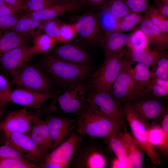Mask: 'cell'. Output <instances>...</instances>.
<instances>
[{
	"instance_id": "29",
	"label": "cell",
	"mask_w": 168,
	"mask_h": 168,
	"mask_svg": "<svg viewBox=\"0 0 168 168\" xmlns=\"http://www.w3.org/2000/svg\"><path fill=\"white\" fill-rule=\"evenodd\" d=\"M121 132L102 138L109 149L118 159L123 162L128 163L126 145Z\"/></svg>"
},
{
	"instance_id": "24",
	"label": "cell",
	"mask_w": 168,
	"mask_h": 168,
	"mask_svg": "<svg viewBox=\"0 0 168 168\" xmlns=\"http://www.w3.org/2000/svg\"><path fill=\"white\" fill-rule=\"evenodd\" d=\"M139 28L145 34L154 48L165 50L168 47V35L162 31L148 20L144 18Z\"/></svg>"
},
{
	"instance_id": "46",
	"label": "cell",
	"mask_w": 168,
	"mask_h": 168,
	"mask_svg": "<svg viewBox=\"0 0 168 168\" xmlns=\"http://www.w3.org/2000/svg\"><path fill=\"white\" fill-rule=\"evenodd\" d=\"M10 82L0 74V95L9 94L12 91Z\"/></svg>"
},
{
	"instance_id": "38",
	"label": "cell",
	"mask_w": 168,
	"mask_h": 168,
	"mask_svg": "<svg viewBox=\"0 0 168 168\" xmlns=\"http://www.w3.org/2000/svg\"><path fill=\"white\" fill-rule=\"evenodd\" d=\"M3 142L4 143L0 146V159L11 158L25 160L21 152L14 145L7 141Z\"/></svg>"
},
{
	"instance_id": "49",
	"label": "cell",
	"mask_w": 168,
	"mask_h": 168,
	"mask_svg": "<svg viewBox=\"0 0 168 168\" xmlns=\"http://www.w3.org/2000/svg\"><path fill=\"white\" fill-rule=\"evenodd\" d=\"M156 9L158 12L165 18L168 19V4L160 1L155 2Z\"/></svg>"
},
{
	"instance_id": "18",
	"label": "cell",
	"mask_w": 168,
	"mask_h": 168,
	"mask_svg": "<svg viewBox=\"0 0 168 168\" xmlns=\"http://www.w3.org/2000/svg\"><path fill=\"white\" fill-rule=\"evenodd\" d=\"M31 46L23 45L0 55V64L6 72L14 76L33 55Z\"/></svg>"
},
{
	"instance_id": "32",
	"label": "cell",
	"mask_w": 168,
	"mask_h": 168,
	"mask_svg": "<svg viewBox=\"0 0 168 168\" xmlns=\"http://www.w3.org/2000/svg\"><path fill=\"white\" fill-rule=\"evenodd\" d=\"M144 17L150 21L163 32L168 35V19L158 12L155 6H150Z\"/></svg>"
},
{
	"instance_id": "54",
	"label": "cell",
	"mask_w": 168,
	"mask_h": 168,
	"mask_svg": "<svg viewBox=\"0 0 168 168\" xmlns=\"http://www.w3.org/2000/svg\"><path fill=\"white\" fill-rule=\"evenodd\" d=\"M160 1L163 3L168 4V0H160Z\"/></svg>"
},
{
	"instance_id": "58",
	"label": "cell",
	"mask_w": 168,
	"mask_h": 168,
	"mask_svg": "<svg viewBox=\"0 0 168 168\" xmlns=\"http://www.w3.org/2000/svg\"><path fill=\"white\" fill-rule=\"evenodd\" d=\"M1 120H0V122Z\"/></svg>"
},
{
	"instance_id": "8",
	"label": "cell",
	"mask_w": 168,
	"mask_h": 168,
	"mask_svg": "<svg viewBox=\"0 0 168 168\" xmlns=\"http://www.w3.org/2000/svg\"><path fill=\"white\" fill-rule=\"evenodd\" d=\"M124 114L130 126L133 137L139 144L144 152L154 164L159 166L161 161L148 138L149 123L141 118L128 103L124 105Z\"/></svg>"
},
{
	"instance_id": "22",
	"label": "cell",
	"mask_w": 168,
	"mask_h": 168,
	"mask_svg": "<svg viewBox=\"0 0 168 168\" xmlns=\"http://www.w3.org/2000/svg\"><path fill=\"white\" fill-rule=\"evenodd\" d=\"M121 135L125 143L129 168H141L143 165V152L141 147L125 128Z\"/></svg>"
},
{
	"instance_id": "39",
	"label": "cell",
	"mask_w": 168,
	"mask_h": 168,
	"mask_svg": "<svg viewBox=\"0 0 168 168\" xmlns=\"http://www.w3.org/2000/svg\"><path fill=\"white\" fill-rule=\"evenodd\" d=\"M148 138L150 143L153 146H159L163 137V132L161 126L157 123L149 124Z\"/></svg>"
},
{
	"instance_id": "27",
	"label": "cell",
	"mask_w": 168,
	"mask_h": 168,
	"mask_svg": "<svg viewBox=\"0 0 168 168\" xmlns=\"http://www.w3.org/2000/svg\"><path fill=\"white\" fill-rule=\"evenodd\" d=\"M100 9L97 15L100 26L104 37L108 34L118 31L121 20L117 18L112 14L107 3L104 5Z\"/></svg>"
},
{
	"instance_id": "51",
	"label": "cell",
	"mask_w": 168,
	"mask_h": 168,
	"mask_svg": "<svg viewBox=\"0 0 168 168\" xmlns=\"http://www.w3.org/2000/svg\"><path fill=\"white\" fill-rule=\"evenodd\" d=\"M107 0H84L83 4L90 7L100 6Z\"/></svg>"
},
{
	"instance_id": "52",
	"label": "cell",
	"mask_w": 168,
	"mask_h": 168,
	"mask_svg": "<svg viewBox=\"0 0 168 168\" xmlns=\"http://www.w3.org/2000/svg\"><path fill=\"white\" fill-rule=\"evenodd\" d=\"M112 164V168H129L128 163L123 162L117 158L114 161Z\"/></svg>"
},
{
	"instance_id": "13",
	"label": "cell",
	"mask_w": 168,
	"mask_h": 168,
	"mask_svg": "<svg viewBox=\"0 0 168 168\" xmlns=\"http://www.w3.org/2000/svg\"><path fill=\"white\" fill-rule=\"evenodd\" d=\"M45 121L51 140V151L65 141L76 128V119L50 114Z\"/></svg>"
},
{
	"instance_id": "41",
	"label": "cell",
	"mask_w": 168,
	"mask_h": 168,
	"mask_svg": "<svg viewBox=\"0 0 168 168\" xmlns=\"http://www.w3.org/2000/svg\"><path fill=\"white\" fill-rule=\"evenodd\" d=\"M77 34L75 24H68L63 23L60 28V34L57 39V42L63 43L68 42L69 41Z\"/></svg>"
},
{
	"instance_id": "33",
	"label": "cell",
	"mask_w": 168,
	"mask_h": 168,
	"mask_svg": "<svg viewBox=\"0 0 168 168\" xmlns=\"http://www.w3.org/2000/svg\"><path fill=\"white\" fill-rule=\"evenodd\" d=\"M144 19V16L140 14L131 12L121 19L118 31L122 32L132 30Z\"/></svg>"
},
{
	"instance_id": "53",
	"label": "cell",
	"mask_w": 168,
	"mask_h": 168,
	"mask_svg": "<svg viewBox=\"0 0 168 168\" xmlns=\"http://www.w3.org/2000/svg\"><path fill=\"white\" fill-rule=\"evenodd\" d=\"M54 1L58 4H66L77 2L75 0H54Z\"/></svg>"
},
{
	"instance_id": "10",
	"label": "cell",
	"mask_w": 168,
	"mask_h": 168,
	"mask_svg": "<svg viewBox=\"0 0 168 168\" xmlns=\"http://www.w3.org/2000/svg\"><path fill=\"white\" fill-rule=\"evenodd\" d=\"M10 82L12 85H16L42 93L53 92L52 86L48 79L35 65L26 63L13 77Z\"/></svg>"
},
{
	"instance_id": "55",
	"label": "cell",
	"mask_w": 168,
	"mask_h": 168,
	"mask_svg": "<svg viewBox=\"0 0 168 168\" xmlns=\"http://www.w3.org/2000/svg\"><path fill=\"white\" fill-rule=\"evenodd\" d=\"M78 3H83L84 0H75Z\"/></svg>"
},
{
	"instance_id": "40",
	"label": "cell",
	"mask_w": 168,
	"mask_h": 168,
	"mask_svg": "<svg viewBox=\"0 0 168 168\" xmlns=\"http://www.w3.org/2000/svg\"><path fill=\"white\" fill-rule=\"evenodd\" d=\"M57 4L54 0H26L23 10L32 12Z\"/></svg>"
},
{
	"instance_id": "23",
	"label": "cell",
	"mask_w": 168,
	"mask_h": 168,
	"mask_svg": "<svg viewBox=\"0 0 168 168\" xmlns=\"http://www.w3.org/2000/svg\"><path fill=\"white\" fill-rule=\"evenodd\" d=\"M129 35L119 31L108 34L104 37L101 45L105 54V60L121 52L126 46Z\"/></svg>"
},
{
	"instance_id": "28",
	"label": "cell",
	"mask_w": 168,
	"mask_h": 168,
	"mask_svg": "<svg viewBox=\"0 0 168 168\" xmlns=\"http://www.w3.org/2000/svg\"><path fill=\"white\" fill-rule=\"evenodd\" d=\"M44 21H38L24 15L19 16L16 23L11 30L21 34L30 37L42 27Z\"/></svg>"
},
{
	"instance_id": "34",
	"label": "cell",
	"mask_w": 168,
	"mask_h": 168,
	"mask_svg": "<svg viewBox=\"0 0 168 168\" xmlns=\"http://www.w3.org/2000/svg\"><path fill=\"white\" fill-rule=\"evenodd\" d=\"M62 23L56 17L45 21L42 27L34 35L43 33L57 40L59 36L60 28Z\"/></svg>"
},
{
	"instance_id": "17",
	"label": "cell",
	"mask_w": 168,
	"mask_h": 168,
	"mask_svg": "<svg viewBox=\"0 0 168 168\" xmlns=\"http://www.w3.org/2000/svg\"><path fill=\"white\" fill-rule=\"evenodd\" d=\"M49 55L60 60L82 66H92L88 53L78 45L68 42L56 47Z\"/></svg>"
},
{
	"instance_id": "25",
	"label": "cell",
	"mask_w": 168,
	"mask_h": 168,
	"mask_svg": "<svg viewBox=\"0 0 168 168\" xmlns=\"http://www.w3.org/2000/svg\"><path fill=\"white\" fill-rule=\"evenodd\" d=\"M30 37L11 29L0 30V55L18 46L27 44Z\"/></svg>"
},
{
	"instance_id": "14",
	"label": "cell",
	"mask_w": 168,
	"mask_h": 168,
	"mask_svg": "<svg viewBox=\"0 0 168 168\" xmlns=\"http://www.w3.org/2000/svg\"><path fill=\"white\" fill-rule=\"evenodd\" d=\"M74 23L77 34L82 40L89 44L101 45L104 36L97 14L93 13L84 14L79 16Z\"/></svg>"
},
{
	"instance_id": "30",
	"label": "cell",
	"mask_w": 168,
	"mask_h": 168,
	"mask_svg": "<svg viewBox=\"0 0 168 168\" xmlns=\"http://www.w3.org/2000/svg\"><path fill=\"white\" fill-rule=\"evenodd\" d=\"M32 37L33 45L31 50L33 55L48 52L57 42L56 39L43 33L34 35Z\"/></svg>"
},
{
	"instance_id": "4",
	"label": "cell",
	"mask_w": 168,
	"mask_h": 168,
	"mask_svg": "<svg viewBox=\"0 0 168 168\" xmlns=\"http://www.w3.org/2000/svg\"><path fill=\"white\" fill-rule=\"evenodd\" d=\"M127 51V49H123L119 54L105 60L89 78L88 90L109 92L120 73Z\"/></svg>"
},
{
	"instance_id": "42",
	"label": "cell",
	"mask_w": 168,
	"mask_h": 168,
	"mask_svg": "<svg viewBox=\"0 0 168 168\" xmlns=\"http://www.w3.org/2000/svg\"><path fill=\"white\" fill-rule=\"evenodd\" d=\"M168 59L167 55L161 58L157 61L153 74L156 77L168 80Z\"/></svg>"
},
{
	"instance_id": "43",
	"label": "cell",
	"mask_w": 168,
	"mask_h": 168,
	"mask_svg": "<svg viewBox=\"0 0 168 168\" xmlns=\"http://www.w3.org/2000/svg\"><path fill=\"white\" fill-rule=\"evenodd\" d=\"M132 12L140 14L146 12L150 7L148 0H124Z\"/></svg>"
},
{
	"instance_id": "6",
	"label": "cell",
	"mask_w": 168,
	"mask_h": 168,
	"mask_svg": "<svg viewBox=\"0 0 168 168\" xmlns=\"http://www.w3.org/2000/svg\"><path fill=\"white\" fill-rule=\"evenodd\" d=\"M134 62L127 56L126 53L120 73L109 92L123 106L127 103L145 96L135 87L132 81L131 70Z\"/></svg>"
},
{
	"instance_id": "5",
	"label": "cell",
	"mask_w": 168,
	"mask_h": 168,
	"mask_svg": "<svg viewBox=\"0 0 168 168\" xmlns=\"http://www.w3.org/2000/svg\"><path fill=\"white\" fill-rule=\"evenodd\" d=\"M108 160L105 151L93 139H82L79 142L71 161L69 167L104 168Z\"/></svg>"
},
{
	"instance_id": "1",
	"label": "cell",
	"mask_w": 168,
	"mask_h": 168,
	"mask_svg": "<svg viewBox=\"0 0 168 168\" xmlns=\"http://www.w3.org/2000/svg\"><path fill=\"white\" fill-rule=\"evenodd\" d=\"M40 65L59 87L67 89L89 78L95 71L93 66H82L69 63L44 55Z\"/></svg>"
},
{
	"instance_id": "37",
	"label": "cell",
	"mask_w": 168,
	"mask_h": 168,
	"mask_svg": "<svg viewBox=\"0 0 168 168\" xmlns=\"http://www.w3.org/2000/svg\"><path fill=\"white\" fill-rule=\"evenodd\" d=\"M161 126L163 130V139L161 144L158 146V150L164 156H168V113L166 108L161 118Z\"/></svg>"
},
{
	"instance_id": "11",
	"label": "cell",
	"mask_w": 168,
	"mask_h": 168,
	"mask_svg": "<svg viewBox=\"0 0 168 168\" xmlns=\"http://www.w3.org/2000/svg\"><path fill=\"white\" fill-rule=\"evenodd\" d=\"M82 136L72 132L63 142L46 154L42 168H67Z\"/></svg>"
},
{
	"instance_id": "12",
	"label": "cell",
	"mask_w": 168,
	"mask_h": 168,
	"mask_svg": "<svg viewBox=\"0 0 168 168\" xmlns=\"http://www.w3.org/2000/svg\"><path fill=\"white\" fill-rule=\"evenodd\" d=\"M35 115L30 114L25 108L6 112L0 122L2 139L17 133L26 134L30 131Z\"/></svg>"
},
{
	"instance_id": "44",
	"label": "cell",
	"mask_w": 168,
	"mask_h": 168,
	"mask_svg": "<svg viewBox=\"0 0 168 168\" xmlns=\"http://www.w3.org/2000/svg\"><path fill=\"white\" fill-rule=\"evenodd\" d=\"M19 16L17 13L0 16V30H10L15 25Z\"/></svg>"
},
{
	"instance_id": "3",
	"label": "cell",
	"mask_w": 168,
	"mask_h": 168,
	"mask_svg": "<svg viewBox=\"0 0 168 168\" xmlns=\"http://www.w3.org/2000/svg\"><path fill=\"white\" fill-rule=\"evenodd\" d=\"M81 82L67 89L61 95L54 97L49 105L37 110L39 117L45 114L61 113L77 114L86 102L88 91V84Z\"/></svg>"
},
{
	"instance_id": "20",
	"label": "cell",
	"mask_w": 168,
	"mask_h": 168,
	"mask_svg": "<svg viewBox=\"0 0 168 168\" xmlns=\"http://www.w3.org/2000/svg\"><path fill=\"white\" fill-rule=\"evenodd\" d=\"M127 56L134 62L151 66L152 71H154L156 64L161 57L167 55L164 50L150 47L149 46L142 49L128 50Z\"/></svg>"
},
{
	"instance_id": "21",
	"label": "cell",
	"mask_w": 168,
	"mask_h": 168,
	"mask_svg": "<svg viewBox=\"0 0 168 168\" xmlns=\"http://www.w3.org/2000/svg\"><path fill=\"white\" fill-rule=\"evenodd\" d=\"M80 4L77 2L66 4H55L38 11L24 12V15L35 20L44 21L53 19L67 12L77 10L80 8Z\"/></svg>"
},
{
	"instance_id": "50",
	"label": "cell",
	"mask_w": 168,
	"mask_h": 168,
	"mask_svg": "<svg viewBox=\"0 0 168 168\" xmlns=\"http://www.w3.org/2000/svg\"><path fill=\"white\" fill-rule=\"evenodd\" d=\"M153 73L149 82L168 88V80H165L158 78L153 75Z\"/></svg>"
},
{
	"instance_id": "48",
	"label": "cell",
	"mask_w": 168,
	"mask_h": 168,
	"mask_svg": "<svg viewBox=\"0 0 168 168\" xmlns=\"http://www.w3.org/2000/svg\"><path fill=\"white\" fill-rule=\"evenodd\" d=\"M8 4L18 11L24 9L26 0H3Z\"/></svg>"
},
{
	"instance_id": "7",
	"label": "cell",
	"mask_w": 168,
	"mask_h": 168,
	"mask_svg": "<svg viewBox=\"0 0 168 168\" xmlns=\"http://www.w3.org/2000/svg\"><path fill=\"white\" fill-rule=\"evenodd\" d=\"M88 91L86 105L95 111L125 127L127 120L123 105L108 92Z\"/></svg>"
},
{
	"instance_id": "45",
	"label": "cell",
	"mask_w": 168,
	"mask_h": 168,
	"mask_svg": "<svg viewBox=\"0 0 168 168\" xmlns=\"http://www.w3.org/2000/svg\"><path fill=\"white\" fill-rule=\"evenodd\" d=\"M151 91H152V96L157 98L166 96L168 94V88L149 82L146 89L145 92L148 94Z\"/></svg>"
},
{
	"instance_id": "16",
	"label": "cell",
	"mask_w": 168,
	"mask_h": 168,
	"mask_svg": "<svg viewBox=\"0 0 168 168\" xmlns=\"http://www.w3.org/2000/svg\"><path fill=\"white\" fill-rule=\"evenodd\" d=\"M138 115L146 121L152 119L157 123L166 109L157 98L149 96L138 97L128 102Z\"/></svg>"
},
{
	"instance_id": "56",
	"label": "cell",
	"mask_w": 168,
	"mask_h": 168,
	"mask_svg": "<svg viewBox=\"0 0 168 168\" xmlns=\"http://www.w3.org/2000/svg\"><path fill=\"white\" fill-rule=\"evenodd\" d=\"M155 2H157V1H160V0H153Z\"/></svg>"
},
{
	"instance_id": "31",
	"label": "cell",
	"mask_w": 168,
	"mask_h": 168,
	"mask_svg": "<svg viewBox=\"0 0 168 168\" xmlns=\"http://www.w3.org/2000/svg\"><path fill=\"white\" fill-rule=\"evenodd\" d=\"M149 40L145 34L139 27L129 35L126 46L128 50L142 49L149 46Z\"/></svg>"
},
{
	"instance_id": "15",
	"label": "cell",
	"mask_w": 168,
	"mask_h": 168,
	"mask_svg": "<svg viewBox=\"0 0 168 168\" xmlns=\"http://www.w3.org/2000/svg\"><path fill=\"white\" fill-rule=\"evenodd\" d=\"M14 145L23 155L27 161L40 165L42 168L45 156L37 147L31 139L27 135L13 133L7 137L2 139Z\"/></svg>"
},
{
	"instance_id": "57",
	"label": "cell",
	"mask_w": 168,
	"mask_h": 168,
	"mask_svg": "<svg viewBox=\"0 0 168 168\" xmlns=\"http://www.w3.org/2000/svg\"><path fill=\"white\" fill-rule=\"evenodd\" d=\"M1 131V128H0V132Z\"/></svg>"
},
{
	"instance_id": "2",
	"label": "cell",
	"mask_w": 168,
	"mask_h": 168,
	"mask_svg": "<svg viewBox=\"0 0 168 168\" xmlns=\"http://www.w3.org/2000/svg\"><path fill=\"white\" fill-rule=\"evenodd\" d=\"M77 131L82 137L94 139L112 135L122 131L124 127L110 118L84 104L77 114Z\"/></svg>"
},
{
	"instance_id": "26",
	"label": "cell",
	"mask_w": 168,
	"mask_h": 168,
	"mask_svg": "<svg viewBox=\"0 0 168 168\" xmlns=\"http://www.w3.org/2000/svg\"><path fill=\"white\" fill-rule=\"evenodd\" d=\"M153 72L148 67L138 63L131 70L132 81L135 87L145 96L148 95L145 92L146 89L150 81Z\"/></svg>"
},
{
	"instance_id": "19",
	"label": "cell",
	"mask_w": 168,
	"mask_h": 168,
	"mask_svg": "<svg viewBox=\"0 0 168 168\" xmlns=\"http://www.w3.org/2000/svg\"><path fill=\"white\" fill-rule=\"evenodd\" d=\"M35 115L32 125L26 135L42 152L47 154L51 152V148L48 127L45 120Z\"/></svg>"
},
{
	"instance_id": "47",
	"label": "cell",
	"mask_w": 168,
	"mask_h": 168,
	"mask_svg": "<svg viewBox=\"0 0 168 168\" xmlns=\"http://www.w3.org/2000/svg\"><path fill=\"white\" fill-rule=\"evenodd\" d=\"M18 11L7 4L3 0H0V16L17 13Z\"/></svg>"
},
{
	"instance_id": "35",
	"label": "cell",
	"mask_w": 168,
	"mask_h": 168,
	"mask_svg": "<svg viewBox=\"0 0 168 168\" xmlns=\"http://www.w3.org/2000/svg\"><path fill=\"white\" fill-rule=\"evenodd\" d=\"M107 5L112 14L120 20L132 12L124 0H110Z\"/></svg>"
},
{
	"instance_id": "36",
	"label": "cell",
	"mask_w": 168,
	"mask_h": 168,
	"mask_svg": "<svg viewBox=\"0 0 168 168\" xmlns=\"http://www.w3.org/2000/svg\"><path fill=\"white\" fill-rule=\"evenodd\" d=\"M0 168H42L40 165L16 159H0Z\"/></svg>"
},
{
	"instance_id": "9",
	"label": "cell",
	"mask_w": 168,
	"mask_h": 168,
	"mask_svg": "<svg viewBox=\"0 0 168 168\" xmlns=\"http://www.w3.org/2000/svg\"><path fill=\"white\" fill-rule=\"evenodd\" d=\"M60 93L59 91L42 93L22 87L16 88L9 94L0 97V115L3 116L6 113V106L9 102L37 110L45 101L55 97Z\"/></svg>"
}]
</instances>
